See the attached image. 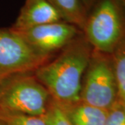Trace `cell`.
<instances>
[{
  "instance_id": "5bb4252c",
  "label": "cell",
  "mask_w": 125,
  "mask_h": 125,
  "mask_svg": "<svg viewBox=\"0 0 125 125\" xmlns=\"http://www.w3.org/2000/svg\"><path fill=\"white\" fill-rule=\"evenodd\" d=\"M98 0H81V3L83 4L85 10L87 12V14H88V12L90 10L92 9V7L96 4V2Z\"/></svg>"
},
{
  "instance_id": "ba28073f",
  "label": "cell",
  "mask_w": 125,
  "mask_h": 125,
  "mask_svg": "<svg viewBox=\"0 0 125 125\" xmlns=\"http://www.w3.org/2000/svg\"><path fill=\"white\" fill-rule=\"evenodd\" d=\"M62 107L72 125H104L108 111L81 101Z\"/></svg>"
},
{
  "instance_id": "7a4b0ae2",
  "label": "cell",
  "mask_w": 125,
  "mask_h": 125,
  "mask_svg": "<svg viewBox=\"0 0 125 125\" xmlns=\"http://www.w3.org/2000/svg\"><path fill=\"white\" fill-rule=\"evenodd\" d=\"M83 32L97 52L113 53L125 40V0H98L88 12Z\"/></svg>"
},
{
  "instance_id": "6da1fadb",
  "label": "cell",
  "mask_w": 125,
  "mask_h": 125,
  "mask_svg": "<svg viewBox=\"0 0 125 125\" xmlns=\"http://www.w3.org/2000/svg\"><path fill=\"white\" fill-rule=\"evenodd\" d=\"M89 45L83 33L67 45L58 57L35 70L36 79L62 106L81 101L82 79L91 57Z\"/></svg>"
},
{
  "instance_id": "30bf717a",
  "label": "cell",
  "mask_w": 125,
  "mask_h": 125,
  "mask_svg": "<svg viewBox=\"0 0 125 125\" xmlns=\"http://www.w3.org/2000/svg\"><path fill=\"white\" fill-rule=\"evenodd\" d=\"M113 60V69L116 79L118 98L125 102V40L116 48Z\"/></svg>"
},
{
  "instance_id": "277c9868",
  "label": "cell",
  "mask_w": 125,
  "mask_h": 125,
  "mask_svg": "<svg viewBox=\"0 0 125 125\" xmlns=\"http://www.w3.org/2000/svg\"><path fill=\"white\" fill-rule=\"evenodd\" d=\"M81 90V101L109 110L118 99L113 63L101 55L91 56Z\"/></svg>"
},
{
  "instance_id": "8992f818",
  "label": "cell",
  "mask_w": 125,
  "mask_h": 125,
  "mask_svg": "<svg viewBox=\"0 0 125 125\" xmlns=\"http://www.w3.org/2000/svg\"><path fill=\"white\" fill-rule=\"evenodd\" d=\"M14 31L32 47L47 55L65 47L76 38L83 34L79 28L65 21Z\"/></svg>"
},
{
  "instance_id": "9c48e42d",
  "label": "cell",
  "mask_w": 125,
  "mask_h": 125,
  "mask_svg": "<svg viewBox=\"0 0 125 125\" xmlns=\"http://www.w3.org/2000/svg\"><path fill=\"white\" fill-rule=\"evenodd\" d=\"M61 15L65 22L83 31L87 12L81 0H47Z\"/></svg>"
},
{
  "instance_id": "9a60e30c",
  "label": "cell",
  "mask_w": 125,
  "mask_h": 125,
  "mask_svg": "<svg viewBox=\"0 0 125 125\" xmlns=\"http://www.w3.org/2000/svg\"><path fill=\"white\" fill-rule=\"evenodd\" d=\"M0 125H7V124L6 122H4L3 120H0Z\"/></svg>"
},
{
  "instance_id": "5b68a950",
  "label": "cell",
  "mask_w": 125,
  "mask_h": 125,
  "mask_svg": "<svg viewBox=\"0 0 125 125\" xmlns=\"http://www.w3.org/2000/svg\"><path fill=\"white\" fill-rule=\"evenodd\" d=\"M49 56L32 47L11 29H0V80L36 70Z\"/></svg>"
},
{
  "instance_id": "8fae6325",
  "label": "cell",
  "mask_w": 125,
  "mask_h": 125,
  "mask_svg": "<svg viewBox=\"0 0 125 125\" xmlns=\"http://www.w3.org/2000/svg\"><path fill=\"white\" fill-rule=\"evenodd\" d=\"M0 120L7 125H47L44 116H34L3 111H0Z\"/></svg>"
},
{
  "instance_id": "4fadbf2b",
  "label": "cell",
  "mask_w": 125,
  "mask_h": 125,
  "mask_svg": "<svg viewBox=\"0 0 125 125\" xmlns=\"http://www.w3.org/2000/svg\"><path fill=\"white\" fill-rule=\"evenodd\" d=\"M104 125H125V102L118 98L108 111Z\"/></svg>"
},
{
  "instance_id": "52a82bcc",
  "label": "cell",
  "mask_w": 125,
  "mask_h": 125,
  "mask_svg": "<svg viewBox=\"0 0 125 125\" xmlns=\"http://www.w3.org/2000/svg\"><path fill=\"white\" fill-rule=\"evenodd\" d=\"M61 21V15L47 0H26L11 29L20 31Z\"/></svg>"
},
{
  "instance_id": "3957f363",
  "label": "cell",
  "mask_w": 125,
  "mask_h": 125,
  "mask_svg": "<svg viewBox=\"0 0 125 125\" xmlns=\"http://www.w3.org/2000/svg\"><path fill=\"white\" fill-rule=\"evenodd\" d=\"M51 99L36 76L22 73L0 80V111L44 116Z\"/></svg>"
},
{
  "instance_id": "7c38bea8",
  "label": "cell",
  "mask_w": 125,
  "mask_h": 125,
  "mask_svg": "<svg viewBox=\"0 0 125 125\" xmlns=\"http://www.w3.org/2000/svg\"><path fill=\"white\" fill-rule=\"evenodd\" d=\"M44 117L47 125H72L62 105L52 98Z\"/></svg>"
}]
</instances>
